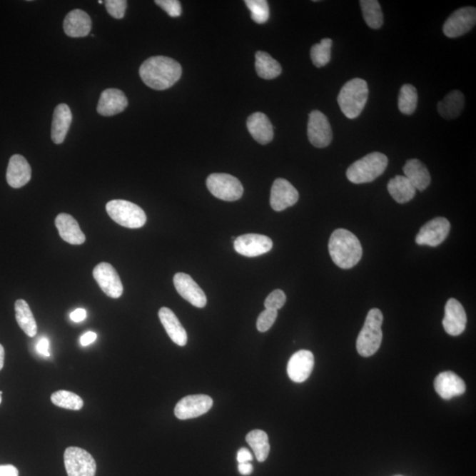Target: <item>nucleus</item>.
<instances>
[{
  "instance_id": "1",
  "label": "nucleus",
  "mask_w": 476,
  "mask_h": 476,
  "mask_svg": "<svg viewBox=\"0 0 476 476\" xmlns=\"http://www.w3.org/2000/svg\"><path fill=\"white\" fill-rule=\"evenodd\" d=\"M140 76L148 87L165 90L171 88L181 78L182 66L173 59L156 56L142 64Z\"/></svg>"
},
{
  "instance_id": "2",
  "label": "nucleus",
  "mask_w": 476,
  "mask_h": 476,
  "mask_svg": "<svg viewBox=\"0 0 476 476\" xmlns=\"http://www.w3.org/2000/svg\"><path fill=\"white\" fill-rule=\"evenodd\" d=\"M328 249L333 261L343 269L354 268L362 258L363 249L358 238L344 228L333 231Z\"/></svg>"
},
{
  "instance_id": "3",
  "label": "nucleus",
  "mask_w": 476,
  "mask_h": 476,
  "mask_svg": "<svg viewBox=\"0 0 476 476\" xmlns=\"http://www.w3.org/2000/svg\"><path fill=\"white\" fill-rule=\"evenodd\" d=\"M368 84L363 79L355 78L345 84L338 96V103L348 118L359 117L368 101Z\"/></svg>"
},
{
  "instance_id": "4",
  "label": "nucleus",
  "mask_w": 476,
  "mask_h": 476,
  "mask_svg": "<svg viewBox=\"0 0 476 476\" xmlns=\"http://www.w3.org/2000/svg\"><path fill=\"white\" fill-rule=\"evenodd\" d=\"M383 320V314L380 310L372 309L367 314L365 325L357 340V350L363 358L372 357L380 350L383 339L382 333Z\"/></svg>"
},
{
  "instance_id": "5",
  "label": "nucleus",
  "mask_w": 476,
  "mask_h": 476,
  "mask_svg": "<svg viewBox=\"0 0 476 476\" xmlns=\"http://www.w3.org/2000/svg\"><path fill=\"white\" fill-rule=\"evenodd\" d=\"M388 156L373 152L351 164L347 171V178L351 183H365L374 181L387 170Z\"/></svg>"
},
{
  "instance_id": "6",
  "label": "nucleus",
  "mask_w": 476,
  "mask_h": 476,
  "mask_svg": "<svg viewBox=\"0 0 476 476\" xmlns=\"http://www.w3.org/2000/svg\"><path fill=\"white\" fill-rule=\"evenodd\" d=\"M106 211L115 223L123 227L140 228L147 223V216L143 209L133 202L123 200L108 201Z\"/></svg>"
},
{
  "instance_id": "7",
  "label": "nucleus",
  "mask_w": 476,
  "mask_h": 476,
  "mask_svg": "<svg viewBox=\"0 0 476 476\" xmlns=\"http://www.w3.org/2000/svg\"><path fill=\"white\" fill-rule=\"evenodd\" d=\"M207 186L213 196L224 201H238L243 193L241 182L233 176L225 173L210 175L207 179Z\"/></svg>"
},
{
  "instance_id": "8",
  "label": "nucleus",
  "mask_w": 476,
  "mask_h": 476,
  "mask_svg": "<svg viewBox=\"0 0 476 476\" xmlns=\"http://www.w3.org/2000/svg\"><path fill=\"white\" fill-rule=\"evenodd\" d=\"M64 462L69 476H96V460L84 449L75 447L66 448Z\"/></svg>"
},
{
  "instance_id": "9",
  "label": "nucleus",
  "mask_w": 476,
  "mask_h": 476,
  "mask_svg": "<svg viewBox=\"0 0 476 476\" xmlns=\"http://www.w3.org/2000/svg\"><path fill=\"white\" fill-rule=\"evenodd\" d=\"M475 24V7H462L456 10L445 22L443 32L449 39H456L470 32Z\"/></svg>"
},
{
  "instance_id": "10",
  "label": "nucleus",
  "mask_w": 476,
  "mask_h": 476,
  "mask_svg": "<svg viewBox=\"0 0 476 476\" xmlns=\"http://www.w3.org/2000/svg\"><path fill=\"white\" fill-rule=\"evenodd\" d=\"M307 134L314 147H328L333 141V131L327 116L317 110L310 112Z\"/></svg>"
},
{
  "instance_id": "11",
  "label": "nucleus",
  "mask_w": 476,
  "mask_h": 476,
  "mask_svg": "<svg viewBox=\"0 0 476 476\" xmlns=\"http://www.w3.org/2000/svg\"><path fill=\"white\" fill-rule=\"evenodd\" d=\"M93 276L101 290L111 298H119L123 287L116 269L111 264L102 262L93 268Z\"/></svg>"
},
{
  "instance_id": "12",
  "label": "nucleus",
  "mask_w": 476,
  "mask_h": 476,
  "mask_svg": "<svg viewBox=\"0 0 476 476\" xmlns=\"http://www.w3.org/2000/svg\"><path fill=\"white\" fill-rule=\"evenodd\" d=\"M451 224L444 217H437L421 228L415 238L419 245L436 247L441 245L448 237Z\"/></svg>"
},
{
  "instance_id": "13",
  "label": "nucleus",
  "mask_w": 476,
  "mask_h": 476,
  "mask_svg": "<svg viewBox=\"0 0 476 476\" xmlns=\"http://www.w3.org/2000/svg\"><path fill=\"white\" fill-rule=\"evenodd\" d=\"M213 400L205 395H189L180 400L175 407L174 413L180 420L196 418L211 410Z\"/></svg>"
},
{
  "instance_id": "14",
  "label": "nucleus",
  "mask_w": 476,
  "mask_h": 476,
  "mask_svg": "<svg viewBox=\"0 0 476 476\" xmlns=\"http://www.w3.org/2000/svg\"><path fill=\"white\" fill-rule=\"evenodd\" d=\"M273 248V241L267 236L245 234L234 240L236 252L243 256L253 258L269 252Z\"/></svg>"
},
{
  "instance_id": "15",
  "label": "nucleus",
  "mask_w": 476,
  "mask_h": 476,
  "mask_svg": "<svg viewBox=\"0 0 476 476\" xmlns=\"http://www.w3.org/2000/svg\"><path fill=\"white\" fill-rule=\"evenodd\" d=\"M174 285L178 293L197 308H204L207 305V297L201 288L189 275L185 273H176Z\"/></svg>"
},
{
  "instance_id": "16",
  "label": "nucleus",
  "mask_w": 476,
  "mask_h": 476,
  "mask_svg": "<svg viewBox=\"0 0 476 476\" xmlns=\"http://www.w3.org/2000/svg\"><path fill=\"white\" fill-rule=\"evenodd\" d=\"M298 190L286 179L278 178L273 183L270 204L275 211L280 212L298 201Z\"/></svg>"
},
{
  "instance_id": "17",
  "label": "nucleus",
  "mask_w": 476,
  "mask_h": 476,
  "mask_svg": "<svg viewBox=\"0 0 476 476\" xmlns=\"http://www.w3.org/2000/svg\"><path fill=\"white\" fill-rule=\"evenodd\" d=\"M314 367V355L309 350H299L288 363V377L295 383H303L308 380Z\"/></svg>"
},
{
  "instance_id": "18",
  "label": "nucleus",
  "mask_w": 476,
  "mask_h": 476,
  "mask_svg": "<svg viewBox=\"0 0 476 476\" xmlns=\"http://www.w3.org/2000/svg\"><path fill=\"white\" fill-rule=\"evenodd\" d=\"M467 314L458 300L451 298L445 305L443 327L449 335L459 336L466 329Z\"/></svg>"
},
{
  "instance_id": "19",
  "label": "nucleus",
  "mask_w": 476,
  "mask_h": 476,
  "mask_svg": "<svg viewBox=\"0 0 476 476\" xmlns=\"http://www.w3.org/2000/svg\"><path fill=\"white\" fill-rule=\"evenodd\" d=\"M434 388L444 400H451L466 392V384L462 378L452 372L442 373L434 381Z\"/></svg>"
},
{
  "instance_id": "20",
  "label": "nucleus",
  "mask_w": 476,
  "mask_h": 476,
  "mask_svg": "<svg viewBox=\"0 0 476 476\" xmlns=\"http://www.w3.org/2000/svg\"><path fill=\"white\" fill-rule=\"evenodd\" d=\"M128 106V100L121 90L117 88L105 89L101 95L97 112L104 117L121 113Z\"/></svg>"
},
{
  "instance_id": "21",
  "label": "nucleus",
  "mask_w": 476,
  "mask_h": 476,
  "mask_svg": "<svg viewBox=\"0 0 476 476\" xmlns=\"http://www.w3.org/2000/svg\"><path fill=\"white\" fill-rule=\"evenodd\" d=\"M32 171L28 161L21 155H14L9 160L6 181L13 188H21L31 179Z\"/></svg>"
},
{
  "instance_id": "22",
  "label": "nucleus",
  "mask_w": 476,
  "mask_h": 476,
  "mask_svg": "<svg viewBox=\"0 0 476 476\" xmlns=\"http://www.w3.org/2000/svg\"><path fill=\"white\" fill-rule=\"evenodd\" d=\"M55 225L57 227L60 238L70 245H80L86 241L83 232L81 231L76 220L67 213H59L56 217Z\"/></svg>"
},
{
  "instance_id": "23",
  "label": "nucleus",
  "mask_w": 476,
  "mask_h": 476,
  "mask_svg": "<svg viewBox=\"0 0 476 476\" xmlns=\"http://www.w3.org/2000/svg\"><path fill=\"white\" fill-rule=\"evenodd\" d=\"M91 28L92 21L89 15L80 9L71 11L64 21L65 33L74 39L88 36Z\"/></svg>"
},
{
  "instance_id": "24",
  "label": "nucleus",
  "mask_w": 476,
  "mask_h": 476,
  "mask_svg": "<svg viewBox=\"0 0 476 476\" xmlns=\"http://www.w3.org/2000/svg\"><path fill=\"white\" fill-rule=\"evenodd\" d=\"M247 128L255 141L261 145H267L273 138V127L267 115L255 112L247 119Z\"/></svg>"
},
{
  "instance_id": "25",
  "label": "nucleus",
  "mask_w": 476,
  "mask_h": 476,
  "mask_svg": "<svg viewBox=\"0 0 476 476\" xmlns=\"http://www.w3.org/2000/svg\"><path fill=\"white\" fill-rule=\"evenodd\" d=\"M72 120V111L69 105L61 103L56 107L51 126V140L55 144H62L65 141Z\"/></svg>"
},
{
  "instance_id": "26",
  "label": "nucleus",
  "mask_w": 476,
  "mask_h": 476,
  "mask_svg": "<svg viewBox=\"0 0 476 476\" xmlns=\"http://www.w3.org/2000/svg\"><path fill=\"white\" fill-rule=\"evenodd\" d=\"M159 318L163 325L165 331L170 336L172 342L180 347L186 346L187 343V333L178 320L175 313L167 307H163L159 310Z\"/></svg>"
},
{
  "instance_id": "27",
  "label": "nucleus",
  "mask_w": 476,
  "mask_h": 476,
  "mask_svg": "<svg viewBox=\"0 0 476 476\" xmlns=\"http://www.w3.org/2000/svg\"><path fill=\"white\" fill-rule=\"evenodd\" d=\"M403 171L405 177L420 192L428 188L432 182L428 168L418 159L408 160L404 165Z\"/></svg>"
},
{
  "instance_id": "28",
  "label": "nucleus",
  "mask_w": 476,
  "mask_h": 476,
  "mask_svg": "<svg viewBox=\"0 0 476 476\" xmlns=\"http://www.w3.org/2000/svg\"><path fill=\"white\" fill-rule=\"evenodd\" d=\"M465 108V97L459 90H452L437 103V111L442 118L451 120L458 118Z\"/></svg>"
},
{
  "instance_id": "29",
  "label": "nucleus",
  "mask_w": 476,
  "mask_h": 476,
  "mask_svg": "<svg viewBox=\"0 0 476 476\" xmlns=\"http://www.w3.org/2000/svg\"><path fill=\"white\" fill-rule=\"evenodd\" d=\"M388 190L393 200L400 204L410 202L417 193V190L405 176H396L390 180Z\"/></svg>"
},
{
  "instance_id": "30",
  "label": "nucleus",
  "mask_w": 476,
  "mask_h": 476,
  "mask_svg": "<svg viewBox=\"0 0 476 476\" xmlns=\"http://www.w3.org/2000/svg\"><path fill=\"white\" fill-rule=\"evenodd\" d=\"M14 309L15 318H16L19 327L29 337H35L37 333L36 321L28 303L24 300L19 299L15 302Z\"/></svg>"
},
{
  "instance_id": "31",
  "label": "nucleus",
  "mask_w": 476,
  "mask_h": 476,
  "mask_svg": "<svg viewBox=\"0 0 476 476\" xmlns=\"http://www.w3.org/2000/svg\"><path fill=\"white\" fill-rule=\"evenodd\" d=\"M255 67L258 76L265 80H273L282 74V66L275 59H273L267 52L258 51L255 55Z\"/></svg>"
},
{
  "instance_id": "32",
  "label": "nucleus",
  "mask_w": 476,
  "mask_h": 476,
  "mask_svg": "<svg viewBox=\"0 0 476 476\" xmlns=\"http://www.w3.org/2000/svg\"><path fill=\"white\" fill-rule=\"evenodd\" d=\"M247 443L252 447L258 462H264L268 459L270 445L268 434L261 430H255L246 436Z\"/></svg>"
},
{
  "instance_id": "33",
  "label": "nucleus",
  "mask_w": 476,
  "mask_h": 476,
  "mask_svg": "<svg viewBox=\"0 0 476 476\" xmlns=\"http://www.w3.org/2000/svg\"><path fill=\"white\" fill-rule=\"evenodd\" d=\"M363 16L370 28L378 29L383 26L384 15L380 2L377 0H361Z\"/></svg>"
},
{
  "instance_id": "34",
  "label": "nucleus",
  "mask_w": 476,
  "mask_h": 476,
  "mask_svg": "<svg viewBox=\"0 0 476 476\" xmlns=\"http://www.w3.org/2000/svg\"><path fill=\"white\" fill-rule=\"evenodd\" d=\"M418 102L417 90L411 84H405L400 90L398 106L404 115H412L417 110Z\"/></svg>"
},
{
  "instance_id": "35",
  "label": "nucleus",
  "mask_w": 476,
  "mask_h": 476,
  "mask_svg": "<svg viewBox=\"0 0 476 476\" xmlns=\"http://www.w3.org/2000/svg\"><path fill=\"white\" fill-rule=\"evenodd\" d=\"M51 400L56 406L69 410H81L84 405L83 400L80 396L66 390L52 393Z\"/></svg>"
},
{
  "instance_id": "36",
  "label": "nucleus",
  "mask_w": 476,
  "mask_h": 476,
  "mask_svg": "<svg viewBox=\"0 0 476 476\" xmlns=\"http://www.w3.org/2000/svg\"><path fill=\"white\" fill-rule=\"evenodd\" d=\"M333 41L330 39L321 40L320 44H314L310 49V59L318 69L327 66L331 60Z\"/></svg>"
},
{
  "instance_id": "37",
  "label": "nucleus",
  "mask_w": 476,
  "mask_h": 476,
  "mask_svg": "<svg viewBox=\"0 0 476 476\" xmlns=\"http://www.w3.org/2000/svg\"><path fill=\"white\" fill-rule=\"evenodd\" d=\"M252 14L253 20L258 24H264L269 19V6L265 0H246L245 2Z\"/></svg>"
},
{
  "instance_id": "38",
  "label": "nucleus",
  "mask_w": 476,
  "mask_h": 476,
  "mask_svg": "<svg viewBox=\"0 0 476 476\" xmlns=\"http://www.w3.org/2000/svg\"><path fill=\"white\" fill-rule=\"evenodd\" d=\"M277 310L265 309L260 314L257 320V329L261 333L268 331L273 327L277 318Z\"/></svg>"
},
{
  "instance_id": "39",
  "label": "nucleus",
  "mask_w": 476,
  "mask_h": 476,
  "mask_svg": "<svg viewBox=\"0 0 476 476\" xmlns=\"http://www.w3.org/2000/svg\"><path fill=\"white\" fill-rule=\"evenodd\" d=\"M287 301L286 295L280 290L273 291L265 301V309L278 310L283 308Z\"/></svg>"
},
{
  "instance_id": "40",
  "label": "nucleus",
  "mask_w": 476,
  "mask_h": 476,
  "mask_svg": "<svg viewBox=\"0 0 476 476\" xmlns=\"http://www.w3.org/2000/svg\"><path fill=\"white\" fill-rule=\"evenodd\" d=\"M107 12L115 19H122L125 16L127 7L126 0H107L105 1Z\"/></svg>"
},
{
  "instance_id": "41",
  "label": "nucleus",
  "mask_w": 476,
  "mask_h": 476,
  "mask_svg": "<svg viewBox=\"0 0 476 476\" xmlns=\"http://www.w3.org/2000/svg\"><path fill=\"white\" fill-rule=\"evenodd\" d=\"M155 3L172 18L182 14V6L178 0H156Z\"/></svg>"
},
{
  "instance_id": "42",
  "label": "nucleus",
  "mask_w": 476,
  "mask_h": 476,
  "mask_svg": "<svg viewBox=\"0 0 476 476\" xmlns=\"http://www.w3.org/2000/svg\"><path fill=\"white\" fill-rule=\"evenodd\" d=\"M253 460V455L248 449L241 448L238 452V463L250 462Z\"/></svg>"
},
{
  "instance_id": "43",
  "label": "nucleus",
  "mask_w": 476,
  "mask_h": 476,
  "mask_svg": "<svg viewBox=\"0 0 476 476\" xmlns=\"http://www.w3.org/2000/svg\"><path fill=\"white\" fill-rule=\"evenodd\" d=\"M0 476H19V471L13 465H1Z\"/></svg>"
},
{
  "instance_id": "44",
  "label": "nucleus",
  "mask_w": 476,
  "mask_h": 476,
  "mask_svg": "<svg viewBox=\"0 0 476 476\" xmlns=\"http://www.w3.org/2000/svg\"><path fill=\"white\" fill-rule=\"evenodd\" d=\"M49 346H50V343H49L48 339L43 338L41 339L37 344L36 350L39 351V353L44 355V357H50V352H49Z\"/></svg>"
},
{
  "instance_id": "45",
  "label": "nucleus",
  "mask_w": 476,
  "mask_h": 476,
  "mask_svg": "<svg viewBox=\"0 0 476 476\" xmlns=\"http://www.w3.org/2000/svg\"><path fill=\"white\" fill-rule=\"evenodd\" d=\"M70 318L74 322L79 323V322L83 321L87 318V312L84 309H77L71 313Z\"/></svg>"
},
{
  "instance_id": "46",
  "label": "nucleus",
  "mask_w": 476,
  "mask_h": 476,
  "mask_svg": "<svg viewBox=\"0 0 476 476\" xmlns=\"http://www.w3.org/2000/svg\"><path fill=\"white\" fill-rule=\"evenodd\" d=\"M97 338V335L93 332H88L84 333L81 338V344L82 346H88V345L95 342Z\"/></svg>"
},
{
  "instance_id": "47",
  "label": "nucleus",
  "mask_w": 476,
  "mask_h": 476,
  "mask_svg": "<svg viewBox=\"0 0 476 476\" xmlns=\"http://www.w3.org/2000/svg\"><path fill=\"white\" fill-rule=\"evenodd\" d=\"M238 470L239 473L243 475H250L253 473V467L250 462L239 463Z\"/></svg>"
},
{
  "instance_id": "48",
  "label": "nucleus",
  "mask_w": 476,
  "mask_h": 476,
  "mask_svg": "<svg viewBox=\"0 0 476 476\" xmlns=\"http://www.w3.org/2000/svg\"><path fill=\"white\" fill-rule=\"evenodd\" d=\"M4 363H5V350L1 344H0V370L3 369Z\"/></svg>"
},
{
  "instance_id": "49",
  "label": "nucleus",
  "mask_w": 476,
  "mask_h": 476,
  "mask_svg": "<svg viewBox=\"0 0 476 476\" xmlns=\"http://www.w3.org/2000/svg\"><path fill=\"white\" fill-rule=\"evenodd\" d=\"M2 395H3V393L0 392V403H1V402H2Z\"/></svg>"
},
{
  "instance_id": "50",
  "label": "nucleus",
  "mask_w": 476,
  "mask_h": 476,
  "mask_svg": "<svg viewBox=\"0 0 476 476\" xmlns=\"http://www.w3.org/2000/svg\"><path fill=\"white\" fill-rule=\"evenodd\" d=\"M98 3H99V4H103V1H101V0H100V1H98Z\"/></svg>"
},
{
  "instance_id": "51",
  "label": "nucleus",
  "mask_w": 476,
  "mask_h": 476,
  "mask_svg": "<svg viewBox=\"0 0 476 476\" xmlns=\"http://www.w3.org/2000/svg\"><path fill=\"white\" fill-rule=\"evenodd\" d=\"M395 476H403V475H395Z\"/></svg>"
}]
</instances>
